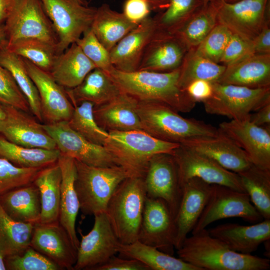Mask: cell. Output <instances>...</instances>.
I'll list each match as a JSON object with an SVG mask.
<instances>
[{
	"instance_id": "1",
	"label": "cell",
	"mask_w": 270,
	"mask_h": 270,
	"mask_svg": "<svg viewBox=\"0 0 270 270\" xmlns=\"http://www.w3.org/2000/svg\"><path fill=\"white\" fill-rule=\"evenodd\" d=\"M122 92L138 102H156L182 112H190L196 102L178 85L180 68L166 72L137 70L120 71L113 67L106 72Z\"/></svg>"
},
{
	"instance_id": "2",
	"label": "cell",
	"mask_w": 270,
	"mask_h": 270,
	"mask_svg": "<svg viewBox=\"0 0 270 270\" xmlns=\"http://www.w3.org/2000/svg\"><path fill=\"white\" fill-rule=\"evenodd\" d=\"M180 258L200 270H268V258L246 254L230 249L208 230L188 236L177 250Z\"/></svg>"
},
{
	"instance_id": "3",
	"label": "cell",
	"mask_w": 270,
	"mask_h": 270,
	"mask_svg": "<svg viewBox=\"0 0 270 270\" xmlns=\"http://www.w3.org/2000/svg\"><path fill=\"white\" fill-rule=\"evenodd\" d=\"M136 111L143 131L162 140L180 144L199 138L216 136L218 128L181 116L171 106L156 102H138Z\"/></svg>"
},
{
	"instance_id": "4",
	"label": "cell",
	"mask_w": 270,
	"mask_h": 270,
	"mask_svg": "<svg viewBox=\"0 0 270 270\" xmlns=\"http://www.w3.org/2000/svg\"><path fill=\"white\" fill-rule=\"evenodd\" d=\"M146 193L143 178L130 176L116 187L106 214L120 243L138 240Z\"/></svg>"
},
{
	"instance_id": "5",
	"label": "cell",
	"mask_w": 270,
	"mask_h": 270,
	"mask_svg": "<svg viewBox=\"0 0 270 270\" xmlns=\"http://www.w3.org/2000/svg\"><path fill=\"white\" fill-rule=\"evenodd\" d=\"M180 144L152 136L142 130L108 132L104 146L118 166L143 178L150 159L160 154H172Z\"/></svg>"
},
{
	"instance_id": "6",
	"label": "cell",
	"mask_w": 270,
	"mask_h": 270,
	"mask_svg": "<svg viewBox=\"0 0 270 270\" xmlns=\"http://www.w3.org/2000/svg\"><path fill=\"white\" fill-rule=\"evenodd\" d=\"M75 163L74 186L80 210L84 215L104 212L109 200L118 184L126 178L134 176L120 166H95L76 160Z\"/></svg>"
},
{
	"instance_id": "7",
	"label": "cell",
	"mask_w": 270,
	"mask_h": 270,
	"mask_svg": "<svg viewBox=\"0 0 270 270\" xmlns=\"http://www.w3.org/2000/svg\"><path fill=\"white\" fill-rule=\"evenodd\" d=\"M4 26L7 46L22 40L34 39L58 48L57 34L40 0H14Z\"/></svg>"
},
{
	"instance_id": "8",
	"label": "cell",
	"mask_w": 270,
	"mask_h": 270,
	"mask_svg": "<svg viewBox=\"0 0 270 270\" xmlns=\"http://www.w3.org/2000/svg\"><path fill=\"white\" fill-rule=\"evenodd\" d=\"M212 84V96L202 102L206 112L210 114L232 120L250 119L251 112L270 102V87L251 88L218 82Z\"/></svg>"
},
{
	"instance_id": "9",
	"label": "cell",
	"mask_w": 270,
	"mask_h": 270,
	"mask_svg": "<svg viewBox=\"0 0 270 270\" xmlns=\"http://www.w3.org/2000/svg\"><path fill=\"white\" fill-rule=\"evenodd\" d=\"M58 38V50L62 54L91 28L96 8L84 0H40Z\"/></svg>"
},
{
	"instance_id": "10",
	"label": "cell",
	"mask_w": 270,
	"mask_h": 270,
	"mask_svg": "<svg viewBox=\"0 0 270 270\" xmlns=\"http://www.w3.org/2000/svg\"><path fill=\"white\" fill-rule=\"evenodd\" d=\"M230 218H242L250 223L258 222L262 218L246 192L212 184L210 198L192 234L206 228L214 222Z\"/></svg>"
},
{
	"instance_id": "11",
	"label": "cell",
	"mask_w": 270,
	"mask_h": 270,
	"mask_svg": "<svg viewBox=\"0 0 270 270\" xmlns=\"http://www.w3.org/2000/svg\"><path fill=\"white\" fill-rule=\"evenodd\" d=\"M182 184L196 178L211 184L226 186L244 192L237 173L228 170L209 157L180 145L172 154Z\"/></svg>"
},
{
	"instance_id": "12",
	"label": "cell",
	"mask_w": 270,
	"mask_h": 270,
	"mask_svg": "<svg viewBox=\"0 0 270 270\" xmlns=\"http://www.w3.org/2000/svg\"><path fill=\"white\" fill-rule=\"evenodd\" d=\"M143 180L146 196L164 200L174 219L182 190L177 165L172 154L154 156L148 164Z\"/></svg>"
},
{
	"instance_id": "13",
	"label": "cell",
	"mask_w": 270,
	"mask_h": 270,
	"mask_svg": "<svg viewBox=\"0 0 270 270\" xmlns=\"http://www.w3.org/2000/svg\"><path fill=\"white\" fill-rule=\"evenodd\" d=\"M61 154L90 166H118L102 146L93 144L73 130L66 121L42 124Z\"/></svg>"
},
{
	"instance_id": "14",
	"label": "cell",
	"mask_w": 270,
	"mask_h": 270,
	"mask_svg": "<svg viewBox=\"0 0 270 270\" xmlns=\"http://www.w3.org/2000/svg\"><path fill=\"white\" fill-rule=\"evenodd\" d=\"M269 0H240L226 2L220 0L218 12V23L242 38L252 41L268 18Z\"/></svg>"
},
{
	"instance_id": "15",
	"label": "cell",
	"mask_w": 270,
	"mask_h": 270,
	"mask_svg": "<svg viewBox=\"0 0 270 270\" xmlns=\"http://www.w3.org/2000/svg\"><path fill=\"white\" fill-rule=\"evenodd\" d=\"M92 230L86 235L81 232L74 270H90L104 264L118 253L119 242L106 212L94 215Z\"/></svg>"
},
{
	"instance_id": "16",
	"label": "cell",
	"mask_w": 270,
	"mask_h": 270,
	"mask_svg": "<svg viewBox=\"0 0 270 270\" xmlns=\"http://www.w3.org/2000/svg\"><path fill=\"white\" fill-rule=\"evenodd\" d=\"M174 218L166 202L146 196L138 240L173 256Z\"/></svg>"
},
{
	"instance_id": "17",
	"label": "cell",
	"mask_w": 270,
	"mask_h": 270,
	"mask_svg": "<svg viewBox=\"0 0 270 270\" xmlns=\"http://www.w3.org/2000/svg\"><path fill=\"white\" fill-rule=\"evenodd\" d=\"M220 132L232 140L242 149L254 166L270 170V126H258L250 119L224 122Z\"/></svg>"
},
{
	"instance_id": "18",
	"label": "cell",
	"mask_w": 270,
	"mask_h": 270,
	"mask_svg": "<svg viewBox=\"0 0 270 270\" xmlns=\"http://www.w3.org/2000/svg\"><path fill=\"white\" fill-rule=\"evenodd\" d=\"M4 118L0 120V134L16 144L32 148L56 149V145L42 124L28 112L3 104Z\"/></svg>"
},
{
	"instance_id": "19",
	"label": "cell",
	"mask_w": 270,
	"mask_h": 270,
	"mask_svg": "<svg viewBox=\"0 0 270 270\" xmlns=\"http://www.w3.org/2000/svg\"><path fill=\"white\" fill-rule=\"evenodd\" d=\"M27 71L38 92L44 124L66 121L71 118L74 106L66 89L58 84L50 73L23 58Z\"/></svg>"
},
{
	"instance_id": "20",
	"label": "cell",
	"mask_w": 270,
	"mask_h": 270,
	"mask_svg": "<svg viewBox=\"0 0 270 270\" xmlns=\"http://www.w3.org/2000/svg\"><path fill=\"white\" fill-rule=\"evenodd\" d=\"M30 246L62 270H74L78 249L59 222L34 224Z\"/></svg>"
},
{
	"instance_id": "21",
	"label": "cell",
	"mask_w": 270,
	"mask_h": 270,
	"mask_svg": "<svg viewBox=\"0 0 270 270\" xmlns=\"http://www.w3.org/2000/svg\"><path fill=\"white\" fill-rule=\"evenodd\" d=\"M212 184L196 178L189 179L182 185V196L174 218V247L180 248L192 232L210 198Z\"/></svg>"
},
{
	"instance_id": "22",
	"label": "cell",
	"mask_w": 270,
	"mask_h": 270,
	"mask_svg": "<svg viewBox=\"0 0 270 270\" xmlns=\"http://www.w3.org/2000/svg\"><path fill=\"white\" fill-rule=\"evenodd\" d=\"M188 51L174 34L156 30L144 51L138 70L160 72L176 70Z\"/></svg>"
},
{
	"instance_id": "23",
	"label": "cell",
	"mask_w": 270,
	"mask_h": 270,
	"mask_svg": "<svg viewBox=\"0 0 270 270\" xmlns=\"http://www.w3.org/2000/svg\"><path fill=\"white\" fill-rule=\"evenodd\" d=\"M156 30L154 18L149 16L126 34L110 52L114 67L124 72L138 70L144 51Z\"/></svg>"
},
{
	"instance_id": "24",
	"label": "cell",
	"mask_w": 270,
	"mask_h": 270,
	"mask_svg": "<svg viewBox=\"0 0 270 270\" xmlns=\"http://www.w3.org/2000/svg\"><path fill=\"white\" fill-rule=\"evenodd\" d=\"M180 144L209 157L224 168L237 174L252 165L245 152L221 133L216 136L187 140Z\"/></svg>"
},
{
	"instance_id": "25",
	"label": "cell",
	"mask_w": 270,
	"mask_h": 270,
	"mask_svg": "<svg viewBox=\"0 0 270 270\" xmlns=\"http://www.w3.org/2000/svg\"><path fill=\"white\" fill-rule=\"evenodd\" d=\"M138 101L122 92L113 99L94 105L93 114L98 126L107 132L142 130L136 108Z\"/></svg>"
},
{
	"instance_id": "26",
	"label": "cell",
	"mask_w": 270,
	"mask_h": 270,
	"mask_svg": "<svg viewBox=\"0 0 270 270\" xmlns=\"http://www.w3.org/2000/svg\"><path fill=\"white\" fill-rule=\"evenodd\" d=\"M210 234L238 253L250 254L264 242L270 239V219L250 226L234 223L218 225L210 229Z\"/></svg>"
},
{
	"instance_id": "27",
	"label": "cell",
	"mask_w": 270,
	"mask_h": 270,
	"mask_svg": "<svg viewBox=\"0 0 270 270\" xmlns=\"http://www.w3.org/2000/svg\"><path fill=\"white\" fill-rule=\"evenodd\" d=\"M226 66L216 82L251 88L270 87V54H253Z\"/></svg>"
},
{
	"instance_id": "28",
	"label": "cell",
	"mask_w": 270,
	"mask_h": 270,
	"mask_svg": "<svg viewBox=\"0 0 270 270\" xmlns=\"http://www.w3.org/2000/svg\"><path fill=\"white\" fill-rule=\"evenodd\" d=\"M57 162L62 176L58 222L66 230L78 249L80 241L76 233V222L80 210V203L74 186L75 160L60 154Z\"/></svg>"
},
{
	"instance_id": "29",
	"label": "cell",
	"mask_w": 270,
	"mask_h": 270,
	"mask_svg": "<svg viewBox=\"0 0 270 270\" xmlns=\"http://www.w3.org/2000/svg\"><path fill=\"white\" fill-rule=\"evenodd\" d=\"M0 205L4 212L16 221L34 224L40 222V194L33 182L0 196Z\"/></svg>"
},
{
	"instance_id": "30",
	"label": "cell",
	"mask_w": 270,
	"mask_h": 270,
	"mask_svg": "<svg viewBox=\"0 0 270 270\" xmlns=\"http://www.w3.org/2000/svg\"><path fill=\"white\" fill-rule=\"evenodd\" d=\"M65 89L73 106L85 101L94 106L100 105L122 92L110 76L97 68L89 72L79 85L73 88Z\"/></svg>"
},
{
	"instance_id": "31",
	"label": "cell",
	"mask_w": 270,
	"mask_h": 270,
	"mask_svg": "<svg viewBox=\"0 0 270 270\" xmlns=\"http://www.w3.org/2000/svg\"><path fill=\"white\" fill-rule=\"evenodd\" d=\"M95 68V65L74 42L58 56L50 74L64 88H73Z\"/></svg>"
},
{
	"instance_id": "32",
	"label": "cell",
	"mask_w": 270,
	"mask_h": 270,
	"mask_svg": "<svg viewBox=\"0 0 270 270\" xmlns=\"http://www.w3.org/2000/svg\"><path fill=\"white\" fill-rule=\"evenodd\" d=\"M62 172L58 162L41 169L33 181L40 197L41 214L39 222H58Z\"/></svg>"
},
{
	"instance_id": "33",
	"label": "cell",
	"mask_w": 270,
	"mask_h": 270,
	"mask_svg": "<svg viewBox=\"0 0 270 270\" xmlns=\"http://www.w3.org/2000/svg\"><path fill=\"white\" fill-rule=\"evenodd\" d=\"M138 24L129 20L122 12L104 4L96 8L91 26L93 32L109 51L126 34Z\"/></svg>"
},
{
	"instance_id": "34",
	"label": "cell",
	"mask_w": 270,
	"mask_h": 270,
	"mask_svg": "<svg viewBox=\"0 0 270 270\" xmlns=\"http://www.w3.org/2000/svg\"><path fill=\"white\" fill-rule=\"evenodd\" d=\"M118 252L121 257L140 261L150 270H200L179 258L164 252L138 240L129 244L120 243Z\"/></svg>"
},
{
	"instance_id": "35",
	"label": "cell",
	"mask_w": 270,
	"mask_h": 270,
	"mask_svg": "<svg viewBox=\"0 0 270 270\" xmlns=\"http://www.w3.org/2000/svg\"><path fill=\"white\" fill-rule=\"evenodd\" d=\"M220 0L204 5L175 33L188 50L196 48L218 23Z\"/></svg>"
},
{
	"instance_id": "36",
	"label": "cell",
	"mask_w": 270,
	"mask_h": 270,
	"mask_svg": "<svg viewBox=\"0 0 270 270\" xmlns=\"http://www.w3.org/2000/svg\"><path fill=\"white\" fill-rule=\"evenodd\" d=\"M60 154L56 149L32 148L10 142L0 134V158L16 166L44 168L58 161Z\"/></svg>"
},
{
	"instance_id": "37",
	"label": "cell",
	"mask_w": 270,
	"mask_h": 270,
	"mask_svg": "<svg viewBox=\"0 0 270 270\" xmlns=\"http://www.w3.org/2000/svg\"><path fill=\"white\" fill-rule=\"evenodd\" d=\"M6 44L0 46V64L12 75L26 98L30 112L38 120L43 122L38 92L27 71L24 60L8 50Z\"/></svg>"
},
{
	"instance_id": "38",
	"label": "cell",
	"mask_w": 270,
	"mask_h": 270,
	"mask_svg": "<svg viewBox=\"0 0 270 270\" xmlns=\"http://www.w3.org/2000/svg\"><path fill=\"white\" fill-rule=\"evenodd\" d=\"M226 67L200 55L194 49L190 50L186 53L180 68L178 86L184 90L190 82L198 80L216 82Z\"/></svg>"
},
{
	"instance_id": "39",
	"label": "cell",
	"mask_w": 270,
	"mask_h": 270,
	"mask_svg": "<svg viewBox=\"0 0 270 270\" xmlns=\"http://www.w3.org/2000/svg\"><path fill=\"white\" fill-rule=\"evenodd\" d=\"M242 187L264 219H270V170L252 165L238 173Z\"/></svg>"
},
{
	"instance_id": "40",
	"label": "cell",
	"mask_w": 270,
	"mask_h": 270,
	"mask_svg": "<svg viewBox=\"0 0 270 270\" xmlns=\"http://www.w3.org/2000/svg\"><path fill=\"white\" fill-rule=\"evenodd\" d=\"M34 224L16 221L0 205V250L4 258L22 252L30 246Z\"/></svg>"
},
{
	"instance_id": "41",
	"label": "cell",
	"mask_w": 270,
	"mask_h": 270,
	"mask_svg": "<svg viewBox=\"0 0 270 270\" xmlns=\"http://www.w3.org/2000/svg\"><path fill=\"white\" fill-rule=\"evenodd\" d=\"M6 48L48 73L60 54L56 46L34 39L22 40L8 46L6 44Z\"/></svg>"
},
{
	"instance_id": "42",
	"label": "cell",
	"mask_w": 270,
	"mask_h": 270,
	"mask_svg": "<svg viewBox=\"0 0 270 270\" xmlns=\"http://www.w3.org/2000/svg\"><path fill=\"white\" fill-rule=\"evenodd\" d=\"M202 6L200 0H170L166 8L154 18L157 30L175 33Z\"/></svg>"
},
{
	"instance_id": "43",
	"label": "cell",
	"mask_w": 270,
	"mask_h": 270,
	"mask_svg": "<svg viewBox=\"0 0 270 270\" xmlns=\"http://www.w3.org/2000/svg\"><path fill=\"white\" fill-rule=\"evenodd\" d=\"M74 106L72 114L68 122L70 126L89 142L104 146L108 132L96 122L93 114L94 104L85 101Z\"/></svg>"
},
{
	"instance_id": "44",
	"label": "cell",
	"mask_w": 270,
	"mask_h": 270,
	"mask_svg": "<svg viewBox=\"0 0 270 270\" xmlns=\"http://www.w3.org/2000/svg\"><path fill=\"white\" fill-rule=\"evenodd\" d=\"M42 168H23L0 158V196L33 182Z\"/></svg>"
},
{
	"instance_id": "45",
	"label": "cell",
	"mask_w": 270,
	"mask_h": 270,
	"mask_svg": "<svg viewBox=\"0 0 270 270\" xmlns=\"http://www.w3.org/2000/svg\"><path fill=\"white\" fill-rule=\"evenodd\" d=\"M6 270H61L54 262L30 246L20 254L4 258Z\"/></svg>"
},
{
	"instance_id": "46",
	"label": "cell",
	"mask_w": 270,
	"mask_h": 270,
	"mask_svg": "<svg viewBox=\"0 0 270 270\" xmlns=\"http://www.w3.org/2000/svg\"><path fill=\"white\" fill-rule=\"evenodd\" d=\"M232 34L224 25L218 23L194 50L200 55L220 64L224 50Z\"/></svg>"
},
{
	"instance_id": "47",
	"label": "cell",
	"mask_w": 270,
	"mask_h": 270,
	"mask_svg": "<svg viewBox=\"0 0 270 270\" xmlns=\"http://www.w3.org/2000/svg\"><path fill=\"white\" fill-rule=\"evenodd\" d=\"M76 42L96 68L108 72L114 67L110 52L98 40L91 28L84 32Z\"/></svg>"
},
{
	"instance_id": "48",
	"label": "cell",
	"mask_w": 270,
	"mask_h": 270,
	"mask_svg": "<svg viewBox=\"0 0 270 270\" xmlns=\"http://www.w3.org/2000/svg\"><path fill=\"white\" fill-rule=\"evenodd\" d=\"M0 102L28 112V102L10 72L0 64Z\"/></svg>"
},
{
	"instance_id": "49",
	"label": "cell",
	"mask_w": 270,
	"mask_h": 270,
	"mask_svg": "<svg viewBox=\"0 0 270 270\" xmlns=\"http://www.w3.org/2000/svg\"><path fill=\"white\" fill-rule=\"evenodd\" d=\"M253 54H255L252 41L232 33L224 50L220 64L228 66Z\"/></svg>"
},
{
	"instance_id": "50",
	"label": "cell",
	"mask_w": 270,
	"mask_h": 270,
	"mask_svg": "<svg viewBox=\"0 0 270 270\" xmlns=\"http://www.w3.org/2000/svg\"><path fill=\"white\" fill-rule=\"evenodd\" d=\"M152 10L146 0H126L122 13L129 20L138 24L149 16Z\"/></svg>"
},
{
	"instance_id": "51",
	"label": "cell",
	"mask_w": 270,
	"mask_h": 270,
	"mask_svg": "<svg viewBox=\"0 0 270 270\" xmlns=\"http://www.w3.org/2000/svg\"><path fill=\"white\" fill-rule=\"evenodd\" d=\"M92 270H150L145 264L132 258L117 257L115 255Z\"/></svg>"
},
{
	"instance_id": "52",
	"label": "cell",
	"mask_w": 270,
	"mask_h": 270,
	"mask_svg": "<svg viewBox=\"0 0 270 270\" xmlns=\"http://www.w3.org/2000/svg\"><path fill=\"white\" fill-rule=\"evenodd\" d=\"M184 91L194 101L204 102L208 100L213 93L212 83L203 80L190 82Z\"/></svg>"
},
{
	"instance_id": "53",
	"label": "cell",
	"mask_w": 270,
	"mask_h": 270,
	"mask_svg": "<svg viewBox=\"0 0 270 270\" xmlns=\"http://www.w3.org/2000/svg\"><path fill=\"white\" fill-rule=\"evenodd\" d=\"M252 42L255 54H270V22L264 24Z\"/></svg>"
},
{
	"instance_id": "54",
	"label": "cell",
	"mask_w": 270,
	"mask_h": 270,
	"mask_svg": "<svg viewBox=\"0 0 270 270\" xmlns=\"http://www.w3.org/2000/svg\"><path fill=\"white\" fill-rule=\"evenodd\" d=\"M250 120L258 126H270V102L266 104L250 117Z\"/></svg>"
},
{
	"instance_id": "55",
	"label": "cell",
	"mask_w": 270,
	"mask_h": 270,
	"mask_svg": "<svg viewBox=\"0 0 270 270\" xmlns=\"http://www.w3.org/2000/svg\"><path fill=\"white\" fill-rule=\"evenodd\" d=\"M14 0H0V26L4 25L12 10Z\"/></svg>"
},
{
	"instance_id": "56",
	"label": "cell",
	"mask_w": 270,
	"mask_h": 270,
	"mask_svg": "<svg viewBox=\"0 0 270 270\" xmlns=\"http://www.w3.org/2000/svg\"><path fill=\"white\" fill-rule=\"evenodd\" d=\"M150 4L152 10H164L168 5L170 0H146Z\"/></svg>"
},
{
	"instance_id": "57",
	"label": "cell",
	"mask_w": 270,
	"mask_h": 270,
	"mask_svg": "<svg viewBox=\"0 0 270 270\" xmlns=\"http://www.w3.org/2000/svg\"><path fill=\"white\" fill-rule=\"evenodd\" d=\"M6 38L4 26H0V46L6 44Z\"/></svg>"
},
{
	"instance_id": "58",
	"label": "cell",
	"mask_w": 270,
	"mask_h": 270,
	"mask_svg": "<svg viewBox=\"0 0 270 270\" xmlns=\"http://www.w3.org/2000/svg\"><path fill=\"white\" fill-rule=\"evenodd\" d=\"M4 257L0 250V270H6Z\"/></svg>"
},
{
	"instance_id": "59",
	"label": "cell",
	"mask_w": 270,
	"mask_h": 270,
	"mask_svg": "<svg viewBox=\"0 0 270 270\" xmlns=\"http://www.w3.org/2000/svg\"><path fill=\"white\" fill-rule=\"evenodd\" d=\"M270 239L264 242L265 246V248H266L265 250L266 252V256H268V257L270 256V246L268 247V246H270Z\"/></svg>"
},
{
	"instance_id": "60",
	"label": "cell",
	"mask_w": 270,
	"mask_h": 270,
	"mask_svg": "<svg viewBox=\"0 0 270 270\" xmlns=\"http://www.w3.org/2000/svg\"><path fill=\"white\" fill-rule=\"evenodd\" d=\"M4 112L2 106V104L0 102V120L4 118Z\"/></svg>"
},
{
	"instance_id": "61",
	"label": "cell",
	"mask_w": 270,
	"mask_h": 270,
	"mask_svg": "<svg viewBox=\"0 0 270 270\" xmlns=\"http://www.w3.org/2000/svg\"><path fill=\"white\" fill-rule=\"evenodd\" d=\"M203 4V5H206L208 4V3L212 2L213 1L216 0H200Z\"/></svg>"
},
{
	"instance_id": "62",
	"label": "cell",
	"mask_w": 270,
	"mask_h": 270,
	"mask_svg": "<svg viewBox=\"0 0 270 270\" xmlns=\"http://www.w3.org/2000/svg\"><path fill=\"white\" fill-rule=\"evenodd\" d=\"M223 0L226 2H234L240 0Z\"/></svg>"
}]
</instances>
